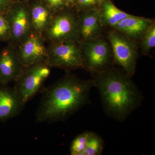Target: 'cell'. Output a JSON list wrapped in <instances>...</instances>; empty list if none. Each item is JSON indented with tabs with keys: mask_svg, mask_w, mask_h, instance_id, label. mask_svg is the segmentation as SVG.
<instances>
[{
	"mask_svg": "<svg viewBox=\"0 0 155 155\" xmlns=\"http://www.w3.org/2000/svg\"><path fill=\"white\" fill-rule=\"evenodd\" d=\"M93 87H95V83L93 78L82 80L66 70L62 78L43 89L35 122L66 121L90 102V93Z\"/></svg>",
	"mask_w": 155,
	"mask_h": 155,
	"instance_id": "cell-1",
	"label": "cell"
},
{
	"mask_svg": "<svg viewBox=\"0 0 155 155\" xmlns=\"http://www.w3.org/2000/svg\"><path fill=\"white\" fill-rule=\"evenodd\" d=\"M91 75L107 116L123 122L141 105L143 96L131 77L113 67Z\"/></svg>",
	"mask_w": 155,
	"mask_h": 155,
	"instance_id": "cell-2",
	"label": "cell"
},
{
	"mask_svg": "<svg viewBox=\"0 0 155 155\" xmlns=\"http://www.w3.org/2000/svg\"><path fill=\"white\" fill-rule=\"evenodd\" d=\"M83 69L91 74L114 66L110 42L103 36L80 41Z\"/></svg>",
	"mask_w": 155,
	"mask_h": 155,
	"instance_id": "cell-3",
	"label": "cell"
},
{
	"mask_svg": "<svg viewBox=\"0 0 155 155\" xmlns=\"http://www.w3.org/2000/svg\"><path fill=\"white\" fill-rule=\"evenodd\" d=\"M78 12L75 8H65L54 13L47 29L43 34L49 44L66 41H80Z\"/></svg>",
	"mask_w": 155,
	"mask_h": 155,
	"instance_id": "cell-4",
	"label": "cell"
},
{
	"mask_svg": "<svg viewBox=\"0 0 155 155\" xmlns=\"http://www.w3.org/2000/svg\"><path fill=\"white\" fill-rule=\"evenodd\" d=\"M107 39L111 45L114 65L122 67L132 77L135 74L138 60V43L114 29L109 31Z\"/></svg>",
	"mask_w": 155,
	"mask_h": 155,
	"instance_id": "cell-5",
	"label": "cell"
},
{
	"mask_svg": "<svg viewBox=\"0 0 155 155\" xmlns=\"http://www.w3.org/2000/svg\"><path fill=\"white\" fill-rule=\"evenodd\" d=\"M50 68L71 71L83 69L80 41H66L49 44L44 61Z\"/></svg>",
	"mask_w": 155,
	"mask_h": 155,
	"instance_id": "cell-6",
	"label": "cell"
},
{
	"mask_svg": "<svg viewBox=\"0 0 155 155\" xmlns=\"http://www.w3.org/2000/svg\"><path fill=\"white\" fill-rule=\"evenodd\" d=\"M51 74V68L41 62L23 69L14 81L13 87L25 105L42 90L46 81Z\"/></svg>",
	"mask_w": 155,
	"mask_h": 155,
	"instance_id": "cell-7",
	"label": "cell"
},
{
	"mask_svg": "<svg viewBox=\"0 0 155 155\" xmlns=\"http://www.w3.org/2000/svg\"><path fill=\"white\" fill-rule=\"evenodd\" d=\"M5 15L11 31L8 43L17 46L33 31L29 4L28 2H14Z\"/></svg>",
	"mask_w": 155,
	"mask_h": 155,
	"instance_id": "cell-8",
	"label": "cell"
},
{
	"mask_svg": "<svg viewBox=\"0 0 155 155\" xmlns=\"http://www.w3.org/2000/svg\"><path fill=\"white\" fill-rule=\"evenodd\" d=\"M45 42L42 35L32 31L16 46L19 61L23 69L44 62L47 54Z\"/></svg>",
	"mask_w": 155,
	"mask_h": 155,
	"instance_id": "cell-9",
	"label": "cell"
},
{
	"mask_svg": "<svg viewBox=\"0 0 155 155\" xmlns=\"http://www.w3.org/2000/svg\"><path fill=\"white\" fill-rule=\"evenodd\" d=\"M16 47L8 43L0 51V83L8 85L14 82L23 72Z\"/></svg>",
	"mask_w": 155,
	"mask_h": 155,
	"instance_id": "cell-10",
	"label": "cell"
},
{
	"mask_svg": "<svg viewBox=\"0 0 155 155\" xmlns=\"http://www.w3.org/2000/svg\"><path fill=\"white\" fill-rule=\"evenodd\" d=\"M78 37L80 41L102 36L104 27L99 8L78 12Z\"/></svg>",
	"mask_w": 155,
	"mask_h": 155,
	"instance_id": "cell-11",
	"label": "cell"
},
{
	"mask_svg": "<svg viewBox=\"0 0 155 155\" xmlns=\"http://www.w3.org/2000/svg\"><path fill=\"white\" fill-rule=\"evenodd\" d=\"M154 22L153 19L130 14L111 29L118 31L138 43Z\"/></svg>",
	"mask_w": 155,
	"mask_h": 155,
	"instance_id": "cell-12",
	"label": "cell"
},
{
	"mask_svg": "<svg viewBox=\"0 0 155 155\" xmlns=\"http://www.w3.org/2000/svg\"><path fill=\"white\" fill-rule=\"evenodd\" d=\"M25 106L14 87L0 83V120L18 116Z\"/></svg>",
	"mask_w": 155,
	"mask_h": 155,
	"instance_id": "cell-13",
	"label": "cell"
},
{
	"mask_svg": "<svg viewBox=\"0 0 155 155\" xmlns=\"http://www.w3.org/2000/svg\"><path fill=\"white\" fill-rule=\"evenodd\" d=\"M29 6L32 30L42 35L48 27L54 13L44 2L39 0H35Z\"/></svg>",
	"mask_w": 155,
	"mask_h": 155,
	"instance_id": "cell-14",
	"label": "cell"
},
{
	"mask_svg": "<svg viewBox=\"0 0 155 155\" xmlns=\"http://www.w3.org/2000/svg\"><path fill=\"white\" fill-rule=\"evenodd\" d=\"M99 12L102 24L104 28H112L130 15L118 8L111 0L103 1L99 8Z\"/></svg>",
	"mask_w": 155,
	"mask_h": 155,
	"instance_id": "cell-15",
	"label": "cell"
},
{
	"mask_svg": "<svg viewBox=\"0 0 155 155\" xmlns=\"http://www.w3.org/2000/svg\"><path fill=\"white\" fill-rule=\"evenodd\" d=\"M104 140L98 134L89 131L86 147L81 155H101L104 150Z\"/></svg>",
	"mask_w": 155,
	"mask_h": 155,
	"instance_id": "cell-16",
	"label": "cell"
},
{
	"mask_svg": "<svg viewBox=\"0 0 155 155\" xmlns=\"http://www.w3.org/2000/svg\"><path fill=\"white\" fill-rule=\"evenodd\" d=\"M140 48L143 54L149 56L150 51L155 47V22L152 24L141 40Z\"/></svg>",
	"mask_w": 155,
	"mask_h": 155,
	"instance_id": "cell-17",
	"label": "cell"
},
{
	"mask_svg": "<svg viewBox=\"0 0 155 155\" xmlns=\"http://www.w3.org/2000/svg\"><path fill=\"white\" fill-rule=\"evenodd\" d=\"M89 134V131H84L78 134L74 139L70 145V155H82L86 147Z\"/></svg>",
	"mask_w": 155,
	"mask_h": 155,
	"instance_id": "cell-18",
	"label": "cell"
},
{
	"mask_svg": "<svg viewBox=\"0 0 155 155\" xmlns=\"http://www.w3.org/2000/svg\"><path fill=\"white\" fill-rule=\"evenodd\" d=\"M101 0H76L75 8L78 12L92 9L99 8Z\"/></svg>",
	"mask_w": 155,
	"mask_h": 155,
	"instance_id": "cell-19",
	"label": "cell"
},
{
	"mask_svg": "<svg viewBox=\"0 0 155 155\" xmlns=\"http://www.w3.org/2000/svg\"><path fill=\"white\" fill-rule=\"evenodd\" d=\"M11 40V31L5 15L0 13V41L9 42Z\"/></svg>",
	"mask_w": 155,
	"mask_h": 155,
	"instance_id": "cell-20",
	"label": "cell"
},
{
	"mask_svg": "<svg viewBox=\"0 0 155 155\" xmlns=\"http://www.w3.org/2000/svg\"><path fill=\"white\" fill-rule=\"evenodd\" d=\"M43 2L53 13L67 8L65 0H45Z\"/></svg>",
	"mask_w": 155,
	"mask_h": 155,
	"instance_id": "cell-21",
	"label": "cell"
},
{
	"mask_svg": "<svg viewBox=\"0 0 155 155\" xmlns=\"http://www.w3.org/2000/svg\"><path fill=\"white\" fill-rule=\"evenodd\" d=\"M13 2L12 0H0V13L5 15L11 8Z\"/></svg>",
	"mask_w": 155,
	"mask_h": 155,
	"instance_id": "cell-22",
	"label": "cell"
},
{
	"mask_svg": "<svg viewBox=\"0 0 155 155\" xmlns=\"http://www.w3.org/2000/svg\"><path fill=\"white\" fill-rule=\"evenodd\" d=\"M67 8H74L76 0H65Z\"/></svg>",
	"mask_w": 155,
	"mask_h": 155,
	"instance_id": "cell-23",
	"label": "cell"
},
{
	"mask_svg": "<svg viewBox=\"0 0 155 155\" xmlns=\"http://www.w3.org/2000/svg\"><path fill=\"white\" fill-rule=\"evenodd\" d=\"M13 2H28V0H12Z\"/></svg>",
	"mask_w": 155,
	"mask_h": 155,
	"instance_id": "cell-24",
	"label": "cell"
},
{
	"mask_svg": "<svg viewBox=\"0 0 155 155\" xmlns=\"http://www.w3.org/2000/svg\"><path fill=\"white\" fill-rule=\"evenodd\" d=\"M39 1H42V2H44V1H45V0H39Z\"/></svg>",
	"mask_w": 155,
	"mask_h": 155,
	"instance_id": "cell-25",
	"label": "cell"
},
{
	"mask_svg": "<svg viewBox=\"0 0 155 155\" xmlns=\"http://www.w3.org/2000/svg\"><path fill=\"white\" fill-rule=\"evenodd\" d=\"M106 1V0H101V1L102 2L103 1Z\"/></svg>",
	"mask_w": 155,
	"mask_h": 155,
	"instance_id": "cell-26",
	"label": "cell"
}]
</instances>
